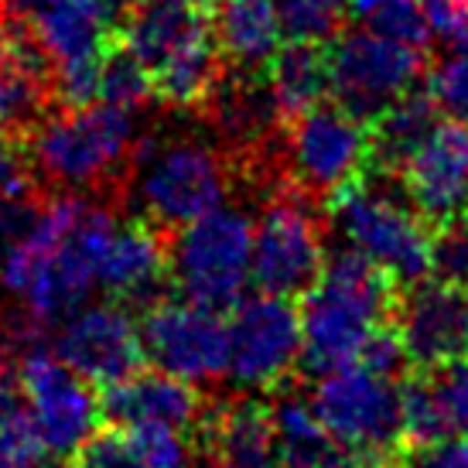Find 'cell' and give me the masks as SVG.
I'll use <instances>...</instances> for the list:
<instances>
[{
  "instance_id": "6da1fadb",
  "label": "cell",
  "mask_w": 468,
  "mask_h": 468,
  "mask_svg": "<svg viewBox=\"0 0 468 468\" xmlns=\"http://www.w3.org/2000/svg\"><path fill=\"white\" fill-rule=\"evenodd\" d=\"M117 216L100 202L55 192L21 236L0 250V291L21 301L41 328L66 322L100 291L96 267Z\"/></svg>"
},
{
  "instance_id": "7a4b0ae2",
  "label": "cell",
  "mask_w": 468,
  "mask_h": 468,
  "mask_svg": "<svg viewBox=\"0 0 468 468\" xmlns=\"http://www.w3.org/2000/svg\"><path fill=\"white\" fill-rule=\"evenodd\" d=\"M298 312L301 363L322 377L356 363L369 335L390 322L397 312V281L346 247L325 261Z\"/></svg>"
},
{
  "instance_id": "3957f363",
  "label": "cell",
  "mask_w": 468,
  "mask_h": 468,
  "mask_svg": "<svg viewBox=\"0 0 468 468\" xmlns=\"http://www.w3.org/2000/svg\"><path fill=\"white\" fill-rule=\"evenodd\" d=\"M120 45L141 62L168 106L202 110L226 58L202 0H141L120 25Z\"/></svg>"
},
{
  "instance_id": "277c9868",
  "label": "cell",
  "mask_w": 468,
  "mask_h": 468,
  "mask_svg": "<svg viewBox=\"0 0 468 468\" xmlns=\"http://www.w3.org/2000/svg\"><path fill=\"white\" fill-rule=\"evenodd\" d=\"M137 137V113L92 100L41 120L27 133V161L58 192L90 196L123 182Z\"/></svg>"
},
{
  "instance_id": "5b68a950",
  "label": "cell",
  "mask_w": 468,
  "mask_h": 468,
  "mask_svg": "<svg viewBox=\"0 0 468 468\" xmlns=\"http://www.w3.org/2000/svg\"><path fill=\"white\" fill-rule=\"evenodd\" d=\"M373 171L377 175H359L328 198V219L346 247L390 273L397 287H410L431 273L434 233L410 206L400 178L393 171Z\"/></svg>"
},
{
  "instance_id": "8992f818",
  "label": "cell",
  "mask_w": 468,
  "mask_h": 468,
  "mask_svg": "<svg viewBox=\"0 0 468 468\" xmlns=\"http://www.w3.org/2000/svg\"><path fill=\"white\" fill-rule=\"evenodd\" d=\"M133 208L157 229H182L226 206L233 168L219 147L196 137H137L131 157Z\"/></svg>"
},
{
  "instance_id": "52a82bcc",
  "label": "cell",
  "mask_w": 468,
  "mask_h": 468,
  "mask_svg": "<svg viewBox=\"0 0 468 468\" xmlns=\"http://www.w3.org/2000/svg\"><path fill=\"white\" fill-rule=\"evenodd\" d=\"M168 257L171 284L185 301L229 312L253 284V219L236 206L212 208L178 229Z\"/></svg>"
},
{
  "instance_id": "ba28073f",
  "label": "cell",
  "mask_w": 468,
  "mask_h": 468,
  "mask_svg": "<svg viewBox=\"0 0 468 468\" xmlns=\"http://www.w3.org/2000/svg\"><path fill=\"white\" fill-rule=\"evenodd\" d=\"M318 420L366 468H387L403 444V400L397 377L363 363L328 369L312 390Z\"/></svg>"
},
{
  "instance_id": "9c48e42d",
  "label": "cell",
  "mask_w": 468,
  "mask_h": 468,
  "mask_svg": "<svg viewBox=\"0 0 468 468\" xmlns=\"http://www.w3.org/2000/svg\"><path fill=\"white\" fill-rule=\"evenodd\" d=\"M325 55L332 103L363 120L366 127L407 92H414V82L424 72L420 48L383 38L373 27L338 31Z\"/></svg>"
},
{
  "instance_id": "30bf717a",
  "label": "cell",
  "mask_w": 468,
  "mask_h": 468,
  "mask_svg": "<svg viewBox=\"0 0 468 468\" xmlns=\"http://www.w3.org/2000/svg\"><path fill=\"white\" fill-rule=\"evenodd\" d=\"M325 261V233L314 198L298 185H287L253 222V284L267 294L304 298Z\"/></svg>"
},
{
  "instance_id": "8fae6325",
  "label": "cell",
  "mask_w": 468,
  "mask_h": 468,
  "mask_svg": "<svg viewBox=\"0 0 468 468\" xmlns=\"http://www.w3.org/2000/svg\"><path fill=\"white\" fill-rule=\"evenodd\" d=\"M14 383L25 397L45 452L52 458H76L100 431L103 403L92 383L72 373L45 342H35L17 359Z\"/></svg>"
},
{
  "instance_id": "7c38bea8",
  "label": "cell",
  "mask_w": 468,
  "mask_h": 468,
  "mask_svg": "<svg viewBox=\"0 0 468 468\" xmlns=\"http://www.w3.org/2000/svg\"><path fill=\"white\" fill-rule=\"evenodd\" d=\"M113 7L106 0H48L31 14V38L41 48L52 90L66 106H86L100 90V58L113 45Z\"/></svg>"
},
{
  "instance_id": "4fadbf2b",
  "label": "cell",
  "mask_w": 468,
  "mask_h": 468,
  "mask_svg": "<svg viewBox=\"0 0 468 468\" xmlns=\"http://www.w3.org/2000/svg\"><path fill=\"white\" fill-rule=\"evenodd\" d=\"M226 379L243 393L281 390L301 366V312L294 298L253 294L233 308Z\"/></svg>"
},
{
  "instance_id": "5bb4252c",
  "label": "cell",
  "mask_w": 468,
  "mask_h": 468,
  "mask_svg": "<svg viewBox=\"0 0 468 468\" xmlns=\"http://www.w3.org/2000/svg\"><path fill=\"white\" fill-rule=\"evenodd\" d=\"M281 157L291 185L312 198H332L369 165V127L342 106L318 103L284 123Z\"/></svg>"
},
{
  "instance_id": "9a60e30c",
  "label": "cell",
  "mask_w": 468,
  "mask_h": 468,
  "mask_svg": "<svg viewBox=\"0 0 468 468\" xmlns=\"http://www.w3.org/2000/svg\"><path fill=\"white\" fill-rule=\"evenodd\" d=\"M144 356L161 373L185 379L192 387H208L226 379L229 328L222 312L192 301H157L141 322Z\"/></svg>"
},
{
  "instance_id": "2e32d148",
  "label": "cell",
  "mask_w": 468,
  "mask_h": 468,
  "mask_svg": "<svg viewBox=\"0 0 468 468\" xmlns=\"http://www.w3.org/2000/svg\"><path fill=\"white\" fill-rule=\"evenodd\" d=\"M52 349L72 373L103 390L133 377L147 363L141 322L133 318L131 304L113 298L82 304L66 322H58Z\"/></svg>"
},
{
  "instance_id": "e0dca14e",
  "label": "cell",
  "mask_w": 468,
  "mask_h": 468,
  "mask_svg": "<svg viewBox=\"0 0 468 468\" xmlns=\"http://www.w3.org/2000/svg\"><path fill=\"white\" fill-rule=\"evenodd\" d=\"M410 206L434 226L468 216V123L438 120L397 171Z\"/></svg>"
},
{
  "instance_id": "ac0fdd59",
  "label": "cell",
  "mask_w": 468,
  "mask_h": 468,
  "mask_svg": "<svg viewBox=\"0 0 468 468\" xmlns=\"http://www.w3.org/2000/svg\"><path fill=\"white\" fill-rule=\"evenodd\" d=\"M397 332L420 369L468 356V291L452 281H417L397 304Z\"/></svg>"
},
{
  "instance_id": "d6986e66",
  "label": "cell",
  "mask_w": 468,
  "mask_h": 468,
  "mask_svg": "<svg viewBox=\"0 0 468 468\" xmlns=\"http://www.w3.org/2000/svg\"><path fill=\"white\" fill-rule=\"evenodd\" d=\"M171 281V257L165 229L147 219L113 226L96 267V287L123 304H157Z\"/></svg>"
},
{
  "instance_id": "ffe728a7",
  "label": "cell",
  "mask_w": 468,
  "mask_h": 468,
  "mask_svg": "<svg viewBox=\"0 0 468 468\" xmlns=\"http://www.w3.org/2000/svg\"><path fill=\"white\" fill-rule=\"evenodd\" d=\"M55 100L52 72L31 31L7 21L0 31V137H27L48 117Z\"/></svg>"
},
{
  "instance_id": "44dd1931",
  "label": "cell",
  "mask_w": 468,
  "mask_h": 468,
  "mask_svg": "<svg viewBox=\"0 0 468 468\" xmlns=\"http://www.w3.org/2000/svg\"><path fill=\"white\" fill-rule=\"evenodd\" d=\"M103 417L113 428H137V424H165V428L192 431L206 414V403L198 390L171 373H133L106 387L100 397Z\"/></svg>"
},
{
  "instance_id": "7402d4cb",
  "label": "cell",
  "mask_w": 468,
  "mask_h": 468,
  "mask_svg": "<svg viewBox=\"0 0 468 468\" xmlns=\"http://www.w3.org/2000/svg\"><path fill=\"white\" fill-rule=\"evenodd\" d=\"M202 468H281L273 452L271 414L261 400H229L206 407L198 420Z\"/></svg>"
},
{
  "instance_id": "603a6c76",
  "label": "cell",
  "mask_w": 468,
  "mask_h": 468,
  "mask_svg": "<svg viewBox=\"0 0 468 468\" xmlns=\"http://www.w3.org/2000/svg\"><path fill=\"white\" fill-rule=\"evenodd\" d=\"M403 441H431L448 434L468 438V356L431 366L400 383Z\"/></svg>"
},
{
  "instance_id": "cb8c5ba5",
  "label": "cell",
  "mask_w": 468,
  "mask_h": 468,
  "mask_svg": "<svg viewBox=\"0 0 468 468\" xmlns=\"http://www.w3.org/2000/svg\"><path fill=\"white\" fill-rule=\"evenodd\" d=\"M202 110L216 137H222V144L236 157L261 151L263 144H271L273 131L284 127L271 90L263 82V72H233L229 79L222 76Z\"/></svg>"
},
{
  "instance_id": "d4e9b609",
  "label": "cell",
  "mask_w": 468,
  "mask_h": 468,
  "mask_svg": "<svg viewBox=\"0 0 468 468\" xmlns=\"http://www.w3.org/2000/svg\"><path fill=\"white\" fill-rule=\"evenodd\" d=\"M267 414L281 468H366L349 448H342L332 438V431L318 420L308 397L281 387Z\"/></svg>"
},
{
  "instance_id": "484cf974",
  "label": "cell",
  "mask_w": 468,
  "mask_h": 468,
  "mask_svg": "<svg viewBox=\"0 0 468 468\" xmlns=\"http://www.w3.org/2000/svg\"><path fill=\"white\" fill-rule=\"evenodd\" d=\"M216 41L233 72H263L284 45V27L273 0H219Z\"/></svg>"
},
{
  "instance_id": "4316f807",
  "label": "cell",
  "mask_w": 468,
  "mask_h": 468,
  "mask_svg": "<svg viewBox=\"0 0 468 468\" xmlns=\"http://www.w3.org/2000/svg\"><path fill=\"white\" fill-rule=\"evenodd\" d=\"M263 82L271 90L281 120H294L308 113L312 106L325 103L328 96V55L322 45L312 41H287L277 48L267 69Z\"/></svg>"
},
{
  "instance_id": "83f0119b",
  "label": "cell",
  "mask_w": 468,
  "mask_h": 468,
  "mask_svg": "<svg viewBox=\"0 0 468 468\" xmlns=\"http://www.w3.org/2000/svg\"><path fill=\"white\" fill-rule=\"evenodd\" d=\"M438 123V110L431 106L428 96L407 92L403 100L383 110L373 123H369V165L366 168L379 171H397L403 168V161L414 154V147L431 133V127Z\"/></svg>"
},
{
  "instance_id": "f1b7e54d",
  "label": "cell",
  "mask_w": 468,
  "mask_h": 468,
  "mask_svg": "<svg viewBox=\"0 0 468 468\" xmlns=\"http://www.w3.org/2000/svg\"><path fill=\"white\" fill-rule=\"evenodd\" d=\"M41 444L27 403L11 377H0V468H45Z\"/></svg>"
},
{
  "instance_id": "f546056e",
  "label": "cell",
  "mask_w": 468,
  "mask_h": 468,
  "mask_svg": "<svg viewBox=\"0 0 468 468\" xmlns=\"http://www.w3.org/2000/svg\"><path fill=\"white\" fill-rule=\"evenodd\" d=\"M154 96L157 92L151 72L123 45H110L103 58H100V90H96V100L113 103L120 110H131V113H141Z\"/></svg>"
},
{
  "instance_id": "4dcf8cb0",
  "label": "cell",
  "mask_w": 468,
  "mask_h": 468,
  "mask_svg": "<svg viewBox=\"0 0 468 468\" xmlns=\"http://www.w3.org/2000/svg\"><path fill=\"white\" fill-rule=\"evenodd\" d=\"M346 11H349L346 0H277L287 41L328 45L342 31Z\"/></svg>"
},
{
  "instance_id": "1f68e13d",
  "label": "cell",
  "mask_w": 468,
  "mask_h": 468,
  "mask_svg": "<svg viewBox=\"0 0 468 468\" xmlns=\"http://www.w3.org/2000/svg\"><path fill=\"white\" fill-rule=\"evenodd\" d=\"M120 431L141 468H192L196 462V444L185 438L188 431L165 428V424H137V428Z\"/></svg>"
},
{
  "instance_id": "d6a6232c",
  "label": "cell",
  "mask_w": 468,
  "mask_h": 468,
  "mask_svg": "<svg viewBox=\"0 0 468 468\" xmlns=\"http://www.w3.org/2000/svg\"><path fill=\"white\" fill-rule=\"evenodd\" d=\"M431 106L438 110L441 120L468 123V55L448 52L438 66L428 72Z\"/></svg>"
},
{
  "instance_id": "836d02e7",
  "label": "cell",
  "mask_w": 468,
  "mask_h": 468,
  "mask_svg": "<svg viewBox=\"0 0 468 468\" xmlns=\"http://www.w3.org/2000/svg\"><path fill=\"white\" fill-rule=\"evenodd\" d=\"M431 41L444 52L468 55V0H417Z\"/></svg>"
},
{
  "instance_id": "e575fe53",
  "label": "cell",
  "mask_w": 468,
  "mask_h": 468,
  "mask_svg": "<svg viewBox=\"0 0 468 468\" xmlns=\"http://www.w3.org/2000/svg\"><path fill=\"white\" fill-rule=\"evenodd\" d=\"M366 27L379 31L383 38L410 45V48H424L431 41L428 25H424V14L417 0H393L383 11H377L373 17H366Z\"/></svg>"
},
{
  "instance_id": "d590c367",
  "label": "cell",
  "mask_w": 468,
  "mask_h": 468,
  "mask_svg": "<svg viewBox=\"0 0 468 468\" xmlns=\"http://www.w3.org/2000/svg\"><path fill=\"white\" fill-rule=\"evenodd\" d=\"M393 468H468V438L448 434L431 441H410L407 452H397Z\"/></svg>"
},
{
  "instance_id": "8d00e7d4",
  "label": "cell",
  "mask_w": 468,
  "mask_h": 468,
  "mask_svg": "<svg viewBox=\"0 0 468 468\" xmlns=\"http://www.w3.org/2000/svg\"><path fill=\"white\" fill-rule=\"evenodd\" d=\"M356 363L369 366V369H377L383 377H400L403 369L410 366V359H407V349H403V338H400V332H397V325L387 322L383 328H377V332L369 335V342L363 346Z\"/></svg>"
},
{
  "instance_id": "74e56055",
  "label": "cell",
  "mask_w": 468,
  "mask_h": 468,
  "mask_svg": "<svg viewBox=\"0 0 468 468\" xmlns=\"http://www.w3.org/2000/svg\"><path fill=\"white\" fill-rule=\"evenodd\" d=\"M31 161L27 154H21V147L11 137H0V208L17 202V198L31 196Z\"/></svg>"
},
{
  "instance_id": "f35d334b",
  "label": "cell",
  "mask_w": 468,
  "mask_h": 468,
  "mask_svg": "<svg viewBox=\"0 0 468 468\" xmlns=\"http://www.w3.org/2000/svg\"><path fill=\"white\" fill-rule=\"evenodd\" d=\"M79 468H141V462L133 458L131 444L123 438V431H96L90 444L79 452Z\"/></svg>"
},
{
  "instance_id": "ab89813d",
  "label": "cell",
  "mask_w": 468,
  "mask_h": 468,
  "mask_svg": "<svg viewBox=\"0 0 468 468\" xmlns=\"http://www.w3.org/2000/svg\"><path fill=\"white\" fill-rule=\"evenodd\" d=\"M48 0H0V17L7 21H21V17H31L35 11H41Z\"/></svg>"
},
{
  "instance_id": "60d3db41",
  "label": "cell",
  "mask_w": 468,
  "mask_h": 468,
  "mask_svg": "<svg viewBox=\"0 0 468 468\" xmlns=\"http://www.w3.org/2000/svg\"><path fill=\"white\" fill-rule=\"evenodd\" d=\"M387 4H393V0H346V7H349L356 17H373V14L383 11Z\"/></svg>"
},
{
  "instance_id": "b9f144b4",
  "label": "cell",
  "mask_w": 468,
  "mask_h": 468,
  "mask_svg": "<svg viewBox=\"0 0 468 468\" xmlns=\"http://www.w3.org/2000/svg\"><path fill=\"white\" fill-rule=\"evenodd\" d=\"M106 4H110L113 11H131V7H137L141 0H106Z\"/></svg>"
},
{
  "instance_id": "7bdbcfd3",
  "label": "cell",
  "mask_w": 468,
  "mask_h": 468,
  "mask_svg": "<svg viewBox=\"0 0 468 468\" xmlns=\"http://www.w3.org/2000/svg\"><path fill=\"white\" fill-rule=\"evenodd\" d=\"M202 4H219V0H202Z\"/></svg>"
},
{
  "instance_id": "ee69618b",
  "label": "cell",
  "mask_w": 468,
  "mask_h": 468,
  "mask_svg": "<svg viewBox=\"0 0 468 468\" xmlns=\"http://www.w3.org/2000/svg\"><path fill=\"white\" fill-rule=\"evenodd\" d=\"M45 468H66V465H45Z\"/></svg>"
},
{
  "instance_id": "f6af8a7d",
  "label": "cell",
  "mask_w": 468,
  "mask_h": 468,
  "mask_svg": "<svg viewBox=\"0 0 468 468\" xmlns=\"http://www.w3.org/2000/svg\"><path fill=\"white\" fill-rule=\"evenodd\" d=\"M465 291H468V273H465Z\"/></svg>"
}]
</instances>
